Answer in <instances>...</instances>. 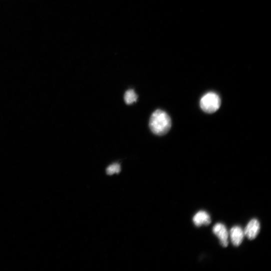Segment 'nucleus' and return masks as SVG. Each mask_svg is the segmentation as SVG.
<instances>
[{"mask_svg": "<svg viewBox=\"0 0 271 271\" xmlns=\"http://www.w3.org/2000/svg\"><path fill=\"white\" fill-rule=\"evenodd\" d=\"M212 230L220 239V244L224 247H227L228 244V233L226 227L224 224L218 223L214 226Z\"/></svg>", "mask_w": 271, "mask_h": 271, "instance_id": "3", "label": "nucleus"}, {"mask_svg": "<svg viewBox=\"0 0 271 271\" xmlns=\"http://www.w3.org/2000/svg\"><path fill=\"white\" fill-rule=\"evenodd\" d=\"M150 127L154 134L159 136L164 135L171 128V118L166 112L158 110L151 116Z\"/></svg>", "mask_w": 271, "mask_h": 271, "instance_id": "1", "label": "nucleus"}, {"mask_svg": "<svg viewBox=\"0 0 271 271\" xmlns=\"http://www.w3.org/2000/svg\"><path fill=\"white\" fill-rule=\"evenodd\" d=\"M120 172V166L118 164H114L110 166L106 169V174L108 175H113Z\"/></svg>", "mask_w": 271, "mask_h": 271, "instance_id": "8", "label": "nucleus"}, {"mask_svg": "<svg viewBox=\"0 0 271 271\" xmlns=\"http://www.w3.org/2000/svg\"><path fill=\"white\" fill-rule=\"evenodd\" d=\"M220 105V97L214 92L206 93L202 98L200 101V106L202 110L208 114L217 111Z\"/></svg>", "mask_w": 271, "mask_h": 271, "instance_id": "2", "label": "nucleus"}, {"mask_svg": "<svg viewBox=\"0 0 271 271\" xmlns=\"http://www.w3.org/2000/svg\"><path fill=\"white\" fill-rule=\"evenodd\" d=\"M230 234L232 244L235 246H240L244 235L242 228L238 226H234L230 230Z\"/></svg>", "mask_w": 271, "mask_h": 271, "instance_id": "5", "label": "nucleus"}, {"mask_svg": "<svg viewBox=\"0 0 271 271\" xmlns=\"http://www.w3.org/2000/svg\"><path fill=\"white\" fill-rule=\"evenodd\" d=\"M138 95L133 90H126L124 95V100L127 104H130L137 101Z\"/></svg>", "mask_w": 271, "mask_h": 271, "instance_id": "7", "label": "nucleus"}, {"mask_svg": "<svg viewBox=\"0 0 271 271\" xmlns=\"http://www.w3.org/2000/svg\"><path fill=\"white\" fill-rule=\"evenodd\" d=\"M260 229V224L256 219L252 220L246 226L244 234L250 240L254 239L258 236Z\"/></svg>", "mask_w": 271, "mask_h": 271, "instance_id": "4", "label": "nucleus"}, {"mask_svg": "<svg viewBox=\"0 0 271 271\" xmlns=\"http://www.w3.org/2000/svg\"><path fill=\"white\" fill-rule=\"evenodd\" d=\"M193 221L196 226L200 227L203 224L209 225L211 222V218L206 212L200 211L194 216Z\"/></svg>", "mask_w": 271, "mask_h": 271, "instance_id": "6", "label": "nucleus"}]
</instances>
